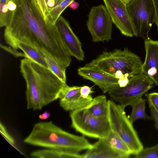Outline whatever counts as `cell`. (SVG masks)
<instances>
[{
    "label": "cell",
    "instance_id": "obj_9",
    "mask_svg": "<svg viewBox=\"0 0 158 158\" xmlns=\"http://www.w3.org/2000/svg\"><path fill=\"white\" fill-rule=\"evenodd\" d=\"M113 22L106 6L100 5L92 7L87 23L92 41H108L111 39Z\"/></svg>",
    "mask_w": 158,
    "mask_h": 158
},
{
    "label": "cell",
    "instance_id": "obj_28",
    "mask_svg": "<svg viewBox=\"0 0 158 158\" xmlns=\"http://www.w3.org/2000/svg\"><path fill=\"white\" fill-rule=\"evenodd\" d=\"M36 5L43 14L46 19V15L48 13L47 5L45 0H33Z\"/></svg>",
    "mask_w": 158,
    "mask_h": 158
},
{
    "label": "cell",
    "instance_id": "obj_18",
    "mask_svg": "<svg viewBox=\"0 0 158 158\" xmlns=\"http://www.w3.org/2000/svg\"><path fill=\"white\" fill-rule=\"evenodd\" d=\"M16 0H0V27H6L12 19Z\"/></svg>",
    "mask_w": 158,
    "mask_h": 158
},
{
    "label": "cell",
    "instance_id": "obj_35",
    "mask_svg": "<svg viewBox=\"0 0 158 158\" xmlns=\"http://www.w3.org/2000/svg\"><path fill=\"white\" fill-rule=\"evenodd\" d=\"M125 2L127 3L130 0H123Z\"/></svg>",
    "mask_w": 158,
    "mask_h": 158
},
{
    "label": "cell",
    "instance_id": "obj_26",
    "mask_svg": "<svg viewBox=\"0 0 158 158\" xmlns=\"http://www.w3.org/2000/svg\"><path fill=\"white\" fill-rule=\"evenodd\" d=\"M148 104H151L158 112V93L153 92L146 95Z\"/></svg>",
    "mask_w": 158,
    "mask_h": 158
},
{
    "label": "cell",
    "instance_id": "obj_24",
    "mask_svg": "<svg viewBox=\"0 0 158 158\" xmlns=\"http://www.w3.org/2000/svg\"><path fill=\"white\" fill-rule=\"evenodd\" d=\"M136 158H158V143L149 148H143L134 155Z\"/></svg>",
    "mask_w": 158,
    "mask_h": 158
},
{
    "label": "cell",
    "instance_id": "obj_7",
    "mask_svg": "<svg viewBox=\"0 0 158 158\" xmlns=\"http://www.w3.org/2000/svg\"><path fill=\"white\" fill-rule=\"evenodd\" d=\"M126 5L134 35L150 39L149 32L156 18L152 0H130Z\"/></svg>",
    "mask_w": 158,
    "mask_h": 158
},
{
    "label": "cell",
    "instance_id": "obj_15",
    "mask_svg": "<svg viewBox=\"0 0 158 158\" xmlns=\"http://www.w3.org/2000/svg\"><path fill=\"white\" fill-rule=\"evenodd\" d=\"M83 154L84 158H127L130 155L118 152L99 139Z\"/></svg>",
    "mask_w": 158,
    "mask_h": 158
},
{
    "label": "cell",
    "instance_id": "obj_11",
    "mask_svg": "<svg viewBox=\"0 0 158 158\" xmlns=\"http://www.w3.org/2000/svg\"><path fill=\"white\" fill-rule=\"evenodd\" d=\"M79 75L93 82L104 93L118 85L119 79L101 71L95 66L86 64L77 70Z\"/></svg>",
    "mask_w": 158,
    "mask_h": 158
},
{
    "label": "cell",
    "instance_id": "obj_20",
    "mask_svg": "<svg viewBox=\"0 0 158 158\" xmlns=\"http://www.w3.org/2000/svg\"><path fill=\"white\" fill-rule=\"evenodd\" d=\"M102 139L106 143L115 150L130 155H132L131 151L126 143L112 130Z\"/></svg>",
    "mask_w": 158,
    "mask_h": 158
},
{
    "label": "cell",
    "instance_id": "obj_3",
    "mask_svg": "<svg viewBox=\"0 0 158 158\" xmlns=\"http://www.w3.org/2000/svg\"><path fill=\"white\" fill-rule=\"evenodd\" d=\"M23 141L35 146L61 149L78 153L92 146L84 135L77 136L69 133L52 121L35 124Z\"/></svg>",
    "mask_w": 158,
    "mask_h": 158
},
{
    "label": "cell",
    "instance_id": "obj_2",
    "mask_svg": "<svg viewBox=\"0 0 158 158\" xmlns=\"http://www.w3.org/2000/svg\"><path fill=\"white\" fill-rule=\"evenodd\" d=\"M20 68L26 84L27 109L40 110L59 98L67 84L49 69L26 57L21 60Z\"/></svg>",
    "mask_w": 158,
    "mask_h": 158
},
{
    "label": "cell",
    "instance_id": "obj_16",
    "mask_svg": "<svg viewBox=\"0 0 158 158\" xmlns=\"http://www.w3.org/2000/svg\"><path fill=\"white\" fill-rule=\"evenodd\" d=\"M31 157L36 158H84L83 154L66 150L47 148L32 152Z\"/></svg>",
    "mask_w": 158,
    "mask_h": 158
},
{
    "label": "cell",
    "instance_id": "obj_17",
    "mask_svg": "<svg viewBox=\"0 0 158 158\" xmlns=\"http://www.w3.org/2000/svg\"><path fill=\"white\" fill-rule=\"evenodd\" d=\"M85 108L95 117L108 118V100L105 95L98 96L93 98Z\"/></svg>",
    "mask_w": 158,
    "mask_h": 158
},
{
    "label": "cell",
    "instance_id": "obj_14",
    "mask_svg": "<svg viewBox=\"0 0 158 158\" xmlns=\"http://www.w3.org/2000/svg\"><path fill=\"white\" fill-rule=\"evenodd\" d=\"M146 56L141 71L158 85V41L145 40Z\"/></svg>",
    "mask_w": 158,
    "mask_h": 158
},
{
    "label": "cell",
    "instance_id": "obj_32",
    "mask_svg": "<svg viewBox=\"0 0 158 158\" xmlns=\"http://www.w3.org/2000/svg\"><path fill=\"white\" fill-rule=\"evenodd\" d=\"M155 12V21L158 31V0H152Z\"/></svg>",
    "mask_w": 158,
    "mask_h": 158
},
{
    "label": "cell",
    "instance_id": "obj_29",
    "mask_svg": "<svg viewBox=\"0 0 158 158\" xmlns=\"http://www.w3.org/2000/svg\"><path fill=\"white\" fill-rule=\"evenodd\" d=\"M48 12L55 8L64 0H45Z\"/></svg>",
    "mask_w": 158,
    "mask_h": 158
},
{
    "label": "cell",
    "instance_id": "obj_13",
    "mask_svg": "<svg viewBox=\"0 0 158 158\" xmlns=\"http://www.w3.org/2000/svg\"><path fill=\"white\" fill-rule=\"evenodd\" d=\"M81 86L70 87L66 85L62 89L59 99L60 106L66 111L86 107L92 100L82 97L80 93Z\"/></svg>",
    "mask_w": 158,
    "mask_h": 158
},
{
    "label": "cell",
    "instance_id": "obj_19",
    "mask_svg": "<svg viewBox=\"0 0 158 158\" xmlns=\"http://www.w3.org/2000/svg\"><path fill=\"white\" fill-rule=\"evenodd\" d=\"M17 48L23 52L26 56V58L43 67L48 69L45 55L43 53L28 45L21 42L18 44Z\"/></svg>",
    "mask_w": 158,
    "mask_h": 158
},
{
    "label": "cell",
    "instance_id": "obj_25",
    "mask_svg": "<svg viewBox=\"0 0 158 158\" xmlns=\"http://www.w3.org/2000/svg\"><path fill=\"white\" fill-rule=\"evenodd\" d=\"M0 132L2 135L8 142L18 150L15 146V142L14 139L8 132L4 126L1 123H0Z\"/></svg>",
    "mask_w": 158,
    "mask_h": 158
},
{
    "label": "cell",
    "instance_id": "obj_21",
    "mask_svg": "<svg viewBox=\"0 0 158 158\" xmlns=\"http://www.w3.org/2000/svg\"><path fill=\"white\" fill-rule=\"evenodd\" d=\"M146 99L141 98L135 101L131 105L132 111L128 117L132 123L139 119H148L145 111Z\"/></svg>",
    "mask_w": 158,
    "mask_h": 158
},
{
    "label": "cell",
    "instance_id": "obj_31",
    "mask_svg": "<svg viewBox=\"0 0 158 158\" xmlns=\"http://www.w3.org/2000/svg\"><path fill=\"white\" fill-rule=\"evenodd\" d=\"M1 46L2 47V48H4L3 49L15 55V56H23L24 57H26V56L24 53H22L21 52L17 51V49H14L11 47H6L3 46V45L2 46L1 45Z\"/></svg>",
    "mask_w": 158,
    "mask_h": 158
},
{
    "label": "cell",
    "instance_id": "obj_8",
    "mask_svg": "<svg viewBox=\"0 0 158 158\" xmlns=\"http://www.w3.org/2000/svg\"><path fill=\"white\" fill-rule=\"evenodd\" d=\"M154 83L151 78L141 73L130 78L126 86L120 87L118 85L108 93L113 101L125 108L142 98L153 87Z\"/></svg>",
    "mask_w": 158,
    "mask_h": 158
},
{
    "label": "cell",
    "instance_id": "obj_27",
    "mask_svg": "<svg viewBox=\"0 0 158 158\" xmlns=\"http://www.w3.org/2000/svg\"><path fill=\"white\" fill-rule=\"evenodd\" d=\"M93 91L91 88L88 86L84 85L81 86L80 93L84 98L92 100L93 98L91 95Z\"/></svg>",
    "mask_w": 158,
    "mask_h": 158
},
{
    "label": "cell",
    "instance_id": "obj_6",
    "mask_svg": "<svg viewBox=\"0 0 158 158\" xmlns=\"http://www.w3.org/2000/svg\"><path fill=\"white\" fill-rule=\"evenodd\" d=\"M71 127L83 135L103 139L111 131L108 118H99L92 115L85 107L70 113Z\"/></svg>",
    "mask_w": 158,
    "mask_h": 158
},
{
    "label": "cell",
    "instance_id": "obj_22",
    "mask_svg": "<svg viewBox=\"0 0 158 158\" xmlns=\"http://www.w3.org/2000/svg\"><path fill=\"white\" fill-rule=\"evenodd\" d=\"M43 53L45 55L48 69L62 81L66 83V69L60 66L49 54L46 52Z\"/></svg>",
    "mask_w": 158,
    "mask_h": 158
},
{
    "label": "cell",
    "instance_id": "obj_33",
    "mask_svg": "<svg viewBox=\"0 0 158 158\" xmlns=\"http://www.w3.org/2000/svg\"><path fill=\"white\" fill-rule=\"evenodd\" d=\"M51 116V114L48 111H45L43 113L40 115L39 118L40 119L45 120L49 118Z\"/></svg>",
    "mask_w": 158,
    "mask_h": 158
},
{
    "label": "cell",
    "instance_id": "obj_23",
    "mask_svg": "<svg viewBox=\"0 0 158 158\" xmlns=\"http://www.w3.org/2000/svg\"><path fill=\"white\" fill-rule=\"evenodd\" d=\"M74 0H64L54 8L49 11L46 16V20L53 24L55 23L65 9Z\"/></svg>",
    "mask_w": 158,
    "mask_h": 158
},
{
    "label": "cell",
    "instance_id": "obj_1",
    "mask_svg": "<svg viewBox=\"0 0 158 158\" xmlns=\"http://www.w3.org/2000/svg\"><path fill=\"white\" fill-rule=\"evenodd\" d=\"M16 5L11 21L4 30L6 43L17 50L18 44L21 42L46 52L66 69L72 56L55 24L45 19L33 0H16Z\"/></svg>",
    "mask_w": 158,
    "mask_h": 158
},
{
    "label": "cell",
    "instance_id": "obj_12",
    "mask_svg": "<svg viewBox=\"0 0 158 158\" xmlns=\"http://www.w3.org/2000/svg\"><path fill=\"white\" fill-rule=\"evenodd\" d=\"M55 25L71 56L78 60L83 61L85 54L82 48V44L73 32L69 22L60 16L56 21Z\"/></svg>",
    "mask_w": 158,
    "mask_h": 158
},
{
    "label": "cell",
    "instance_id": "obj_5",
    "mask_svg": "<svg viewBox=\"0 0 158 158\" xmlns=\"http://www.w3.org/2000/svg\"><path fill=\"white\" fill-rule=\"evenodd\" d=\"M108 119L111 130L124 141L132 155L136 154L143 147L133 123L126 114L125 108L111 100H108Z\"/></svg>",
    "mask_w": 158,
    "mask_h": 158
},
{
    "label": "cell",
    "instance_id": "obj_34",
    "mask_svg": "<svg viewBox=\"0 0 158 158\" xmlns=\"http://www.w3.org/2000/svg\"><path fill=\"white\" fill-rule=\"evenodd\" d=\"M79 6V4L78 2L73 1L70 3L68 7L72 8L73 10H75L78 8Z\"/></svg>",
    "mask_w": 158,
    "mask_h": 158
},
{
    "label": "cell",
    "instance_id": "obj_10",
    "mask_svg": "<svg viewBox=\"0 0 158 158\" xmlns=\"http://www.w3.org/2000/svg\"><path fill=\"white\" fill-rule=\"evenodd\" d=\"M113 23L124 36L134 35L132 25L123 0H103Z\"/></svg>",
    "mask_w": 158,
    "mask_h": 158
},
{
    "label": "cell",
    "instance_id": "obj_4",
    "mask_svg": "<svg viewBox=\"0 0 158 158\" xmlns=\"http://www.w3.org/2000/svg\"><path fill=\"white\" fill-rule=\"evenodd\" d=\"M89 64L118 79H129L142 73L140 57L127 48L103 52Z\"/></svg>",
    "mask_w": 158,
    "mask_h": 158
},
{
    "label": "cell",
    "instance_id": "obj_30",
    "mask_svg": "<svg viewBox=\"0 0 158 158\" xmlns=\"http://www.w3.org/2000/svg\"><path fill=\"white\" fill-rule=\"evenodd\" d=\"M148 104L152 118L155 123L156 128L158 129V112L152 106Z\"/></svg>",
    "mask_w": 158,
    "mask_h": 158
}]
</instances>
